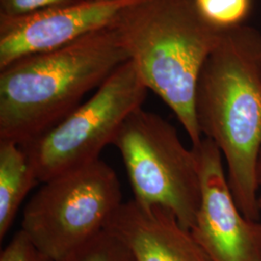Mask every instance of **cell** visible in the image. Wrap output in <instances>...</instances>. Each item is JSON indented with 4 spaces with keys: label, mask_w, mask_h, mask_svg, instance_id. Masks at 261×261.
Returning <instances> with one entry per match:
<instances>
[{
    "label": "cell",
    "mask_w": 261,
    "mask_h": 261,
    "mask_svg": "<svg viewBox=\"0 0 261 261\" xmlns=\"http://www.w3.org/2000/svg\"><path fill=\"white\" fill-rule=\"evenodd\" d=\"M196 120L221 150L239 210L258 221L256 163L261 147V32L241 25L224 30L196 85Z\"/></svg>",
    "instance_id": "obj_1"
},
{
    "label": "cell",
    "mask_w": 261,
    "mask_h": 261,
    "mask_svg": "<svg viewBox=\"0 0 261 261\" xmlns=\"http://www.w3.org/2000/svg\"><path fill=\"white\" fill-rule=\"evenodd\" d=\"M128 60L109 27L0 69V140L24 145L36 140Z\"/></svg>",
    "instance_id": "obj_2"
},
{
    "label": "cell",
    "mask_w": 261,
    "mask_h": 261,
    "mask_svg": "<svg viewBox=\"0 0 261 261\" xmlns=\"http://www.w3.org/2000/svg\"><path fill=\"white\" fill-rule=\"evenodd\" d=\"M111 27L146 88L172 111L197 147L202 134L195 110L196 85L224 30L203 19L195 0H138Z\"/></svg>",
    "instance_id": "obj_3"
},
{
    "label": "cell",
    "mask_w": 261,
    "mask_h": 261,
    "mask_svg": "<svg viewBox=\"0 0 261 261\" xmlns=\"http://www.w3.org/2000/svg\"><path fill=\"white\" fill-rule=\"evenodd\" d=\"M42 184L20 229L56 261L70 260L105 231L124 202L116 172L101 159Z\"/></svg>",
    "instance_id": "obj_4"
},
{
    "label": "cell",
    "mask_w": 261,
    "mask_h": 261,
    "mask_svg": "<svg viewBox=\"0 0 261 261\" xmlns=\"http://www.w3.org/2000/svg\"><path fill=\"white\" fill-rule=\"evenodd\" d=\"M112 145L121 155L134 198L171 211L191 230L200 205L201 177L196 149L157 113L140 108L123 123Z\"/></svg>",
    "instance_id": "obj_5"
},
{
    "label": "cell",
    "mask_w": 261,
    "mask_h": 261,
    "mask_svg": "<svg viewBox=\"0 0 261 261\" xmlns=\"http://www.w3.org/2000/svg\"><path fill=\"white\" fill-rule=\"evenodd\" d=\"M147 92L130 60L117 67L65 119L22 145L39 182L100 160L101 152L113 143L125 120L142 108Z\"/></svg>",
    "instance_id": "obj_6"
},
{
    "label": "cell",
    "mask_w": 261,
    "mask_h": 261,
    "mask_svg": "<svg viewBox=\"0 0 261 261\" xmlns=\"http://www.w3.org/2000/svg\"><path fill=\"white\" fill-rule=\"evenodd\" d=\"M196 149L201 177L200 205L190 230L212 261H261V224L242 214L214 141L202 139Z\"/></svg>",
    "instance_id": "obj_7"
},
{
    "label": "cell",
    "mask_w": 261,
    "mask_h": 261,
    "mask_svg": "<svg viewBox=\"0 0 261 261\" xmlns=\"http://www.w3.org/2000/svg\"><path fill=\"white\" fill-rule=\"evenodd\" d=\"M137 1L79 0L17 17L0 16V69L109 28L123 10Z\"/></svg>",
    "instance_id": "obj_8"
},
{
    "label": "cell",
    "mask_w": 261,
    "mask_h": 261,
    "mask_svg": "<svg viewBox=\"0 0 261 261\" xmlns=\"http://www.w3.org/2000/svg\"><path fill=\"white\" fill-rule=\"evenodd\" d=\"M126 245L136 261H212L171 211L123 202L107 229Z\"/></svg>",
    "instance_id": "obj_9"
},
{
    "label": "cell",
    "mask_w": 261,
    "mask_h": 261,
    "mask_svg": "<svg viewBox=\"0 0 261 261\" xmlns=\"http://www.w3.org/2000/svg\"><path fill=\"white\" fill-rule=\"evenodd\" d=\"M22 145L0 140V240L9 232L29 192L39 184Z\"/></svg>",
    "instance_id": "obj_10"
},
{
    "label": "cell",
    "mask_w": 261,
    "mask_h": 261,
    "mask_svg": "<svg viewBox=\"0 0 261 261\" xmlns=\"http://www.w3.org/2000/svg\"><path fill=\"white\" fill-rule=\"evenodd\" d=\"M253 0H195L196 8L208 23L220 30L244 25Z\"/></svg>",
    "instance_id": "obj_11"
},
{
    "label": "cell",
    "mask_w": 261,
    "mask_h": 261,
    "mask_svg": "<svg viewBox=\"0 0 261 261\" xmlns=\"http://www.w3.org/2000/svg\"><path fill=\"white\" fill-rule=\"evenodd\" d=\"M69 261H136L126 245L105 230Z\"/></svg>",
    "instance_id": "obj_12"
},
{
    "label": "cell",
    "mask_w": 261,
    "mask_h": 261,
    "mask_svg": "<svg viewBox=\"0 0 261 261\" xmlns=\"http://www.w3.org/2000/svg\"><path fill=\"white\" fill-rule=\"evenodd\" d=\"M0 261H56L42 252L30 240L27 233L19 229L0 252Z\"/></svg>",
    "instance_id": "obj_13"
},
{
    "label": "cell",
    "mask_w": 261,
    "mask_h": 261,
    "mask_svg": "<svg viewBox=\"0 0 261 261\" xmlns=\"http://www.w3.org/2000/svg\"><path fill=\"white\" fill-rule=\"evenodd\" d=\"M79 0H0V16L17 17Z\"/></svg>",
    "instance_id": "obj_14"
},
{
    "label": "cell",
    "mask_w": 261,
    "mask_h": 261,
    "mask_svg": "<svg viewBox=\"0 0 261 261\" xmlns=\"http://www.w3.org/2000/svg\"><path fill=\"white\" fill-rule=\"evenodd\" d=\"M256 180L258 186H261V147L258 153V158L256 163Z\"/></svg>",
    "instance_id": "obj_15"
},
{
    "label": "cell",
    "mask_w": 261,
    "mask_h": 261,
    "mask_svg": "<svg viewBox=\"0 0 261 261\" xmlns=\"http://www.w3.org/2000/svg\"><path fill=\"white\" fill-rule=\"evenodd\" d=\"M93 1H103V2H112V1H121V0H93Z\"/></svg>",
    "instance_id": "obj_16"
},
{
    "label": "cell",
    "mask_w": 261,
    "mask_h": 261,
    "mask_svg": "<svg viewBox=\"0 0 261 261\" xmlns=\"http://www.w3.org/2000/svg\"><path fill=\"white\" fill-rule=\"evenodd\" d=\"M258 202H259V207H260L261 209V196L258 197Z\"/></svg>",
    "instance_id": "obj_17"
}]
</instances>
